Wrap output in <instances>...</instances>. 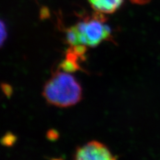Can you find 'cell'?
Listing matches in <instances>:
<instances>
[{
	"instance_id": "cell-1",
	"label": "cell",
	"mask_w": 160,
	"mask_h": 160,
	"mask_svg": "<svg viewBox=\"0 0 160 160\" xmlns=\"http://www.w3.org/2000/svg\"><path fill=\"white\" fill-rule=\"evenodd\" d=\"M112 31L105 14L95 12L80 19L66 31L69 46L96 48L103 42L112 41Z\"/></svg>"
},
{
	"instance_id": "cell-2",
	"label": "cell",
	"mask_w": 160,
	"mask_h": 160,
	"mask_svg": "<svg viewBox=\"0 0 160 160\" xmlns=\"http://www.w3.org/2000/svg\"><path fill=\"white\" fill-rule=\"evenodd\" d=\"M43 96L50 105L69 108L81 101L83 90L78 80L71 73L59 69L45 83Z\"/></svg>"
},
{
	"instance_id": "cell-3",
	"label": "cell",
	"mask_w": 160,
	"mask_h": 160,
	"mask_svg": "<svg viewBox=\"0 0 160 160\" xmlns=\"http://www.w3.org/2000/svg\"><path fill=\"white\" fill-rule=\"evenodd\" d=\"M73 158L77 160H113L116 156L106 145L98 141H91L78 147Z\"/></svg>"
},
{
	"instance_id": "cell-4",
	"label": "cell",
	"mask_w": 160,
	"mask_h": 160,
	"mask_svg": "<svg viewBox=\"0 0 160 160\" xmlns=\"http://www.w3.org/2000/svg\"><path fill=\"white\" fill-rule=\"evenodd\" d=\"M95 12L103 14L113 13L122 7L124 0H88Z\"/></svg>"
},
{
	"instance_id": "cell-5",
	"label": "cell",
	"mask_w": 160,
	"mask_h": 160,
	"mask_svg": "<svg viewBox=\"0 0 160 160\" xmlns=\"http://www.w3.org/2000/svg\"><path fill=\"white\" fill-rule=\"evenodd\" d=\"M7 36L8 32L6 24L2 20H0V48H2L3 46V44L7 38Z\"/></svg>"
},
{
	"instance_id": "cell-6",
	"label": "cell",
	"mask_w": 160,
	"mask_h": 160,
	"mask_svg": "<svg viewBox=\"0 0 160 160\" xmlns=\"http://www.w3.org/2000/svg\"><path fill=\"white\" fill-rule=\"evenodd\" d=\"M132 3L136 5H139V6H143V5H146L149 3L151 0H130Z\"/></svg>"
}]
</instances>
